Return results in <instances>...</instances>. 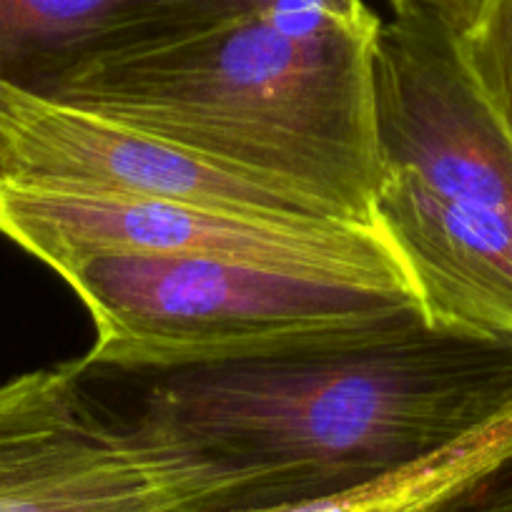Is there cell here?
<instances>
[{
	"label": "cell",
	"instance_id": "cell-12",
	"mask_svg": "<svg viewBox=\"0 0 512 512\" xmlns=\"http://www.w3.org/2000/svg\"><path fill=\"white\" fill-rule=\"evenodd\" d=\"M390 6L395 18L440 23L457 33L475 11L477 0H390Z\"/></svg>",
	"mask_w": 512,
	"mask_h": 512
},
{
	"label": "cell",
	"instance_id": "cell-6",
	"mask_svg": "<svg viewBox=\"0 0 512 512\" xmlns=\"http://www.w3.org/2000/svg\"><path fill=\"white\" fill-rule=\"evenodd\" d=\"M234 487L66 362L0 384V512H229Z\"/></svg>",
	"mask_w": 512,
	"mask_h": 512
},
{
	"label": "cell",
	"instance_id": "cell-4",
	"mask_svg": "<svg viewBox=\"0 0 512 512\" xmlns=\"http://www.w3.org/2000/svg\"><path fill=\"white\" fill-rule=\"evenodd\" d=\"M63 282L96 329L81 364L111 374L299 352L422 314L405 289L219 259H98Z\"/></svg>",
	"mask_w": 512,
	"mask_h": 512
},
{
	"label": "cell",
	"instance_id": "cell-1",
	"mask_svg": "<svg viewBox=\"0 0 512 512\" xmlns=\"http://www.w3.org/2000/svg\"><path fill=\"white\" fill-rule=\"evenodd\" d=\"M98 374L136 425L234 487L229 512L359 485L512 412V342L422 314L299 352Z\"/></svg>",
	"mask_w": 512,
	"mask_h": 512
},
{
	"label": "cell",
	"instance_id": "cell-10",
	"mask_svg": "<svg viewBox=\"0 0 512 512\" xmlns=\"http://www.w3.org/2000/svg\"><path fill=\"white\" fill-rule=\"evenodd\" d=\"M455 41L477 91L512 139V0H477Z\"/></svg>",
	"mask_w": 512,
	"mask_h": 512
},
{
	"label": "cell",
	"instance_id": "cell-2",
	"mask_svg": "<svg viewBox=\"0 0 512 512\" xmlns=\"http://www.w3.org/2000/svg\"><path fill=\"white\" fill-rule=\"evenodd\" d=\"M379 28L364 0H267L184 38L86 63L38 96L272 176L374 226Z\"/></svg>",
	"mask_w": 512,
	"mask_h": 512
},
{
	"label": "cell",
	"instance_id": "cell-9",
	"mask_svg": "<svg viewBox=\"0 0 512 512\" xmlns=\"http://www.w3.org/2000/svg\"><path fill=\"white\" fill-rule=\"evenodd\" d=\"M512 450V412L460 440L359 485L267 510L239 512H425Z\"/></svg>",
	"mask_w": 512,
	"mask_h": 512
},
{
	"label": "cell",
	"instance_id": "cell-8",
	"mask_svg": "<svg viewBox=\"0 0 512 512\" xmlns=\"http://www.w3.org/2000/svg\"><path fill=\"white\" fill-rule=\"evenodd\" d=\"M267 0H0V81L41 93L126 51L184 38Z\"/></svg>",
	"mask_w": 512,
	"mask_h": 512
},
{
	"label": "cell",
	"instance_id": "cell-11",
	"mask_svg": "<svg viewBox=\"0 0 512 512\" xmlns=\"http://www.w3.org/2000/svg\"><path fill=\"white\" fill-rule=\"evenodd\" d=\"M425 512H512V450Z\"/></svg>",
	"mask_w": 512,
	"mask_h": 512
},
{
	"label": "cell",
	"instance_id": "cell-3",
	"mask_svg": "<svg viewBox=\"0 0 512 512\" xmlns=\"http://www.w3.org/2000/svg\"><path fill=\"white\" fill-rule=\"evenodd\" d=\"M374 226L427 324L512 342V139L440 23L382 21Z\"/></svg>",
	"mask_w": 512,
	"mask_h": 512
},
{
	"label": "cell",
	"instance_id": "cell-7",
	"mask_svg": "<svg viewBox=\"0 0 512 512\" xmlns=\"http://www.w3.org/2000/svg\"><path fill=\"white\" fill-rule=\"evenodd\" d=\"M0 179L279 221H347L272 176L0 81ZM357 224V221H354Z\"/></svg>",
	"mask_w": 512,
	"mask_h": 512
},
{
	"label": "cell",
	"instance_id": "cell-5",
	"mask_svg": "<svg viewBox=\"0 0 512 512\" xmlns=\"http://www.w3.org/2000/svg\"><path fill=\"white\" fill-rule=\"evenodd\" d=\"M0 234L61 279L98 259H219L410 292L382 231L354 221L259 219L0 179Z\"/></svg>",
	"mask_w": 512,
	"mask_h": 512
}]
</instances>
